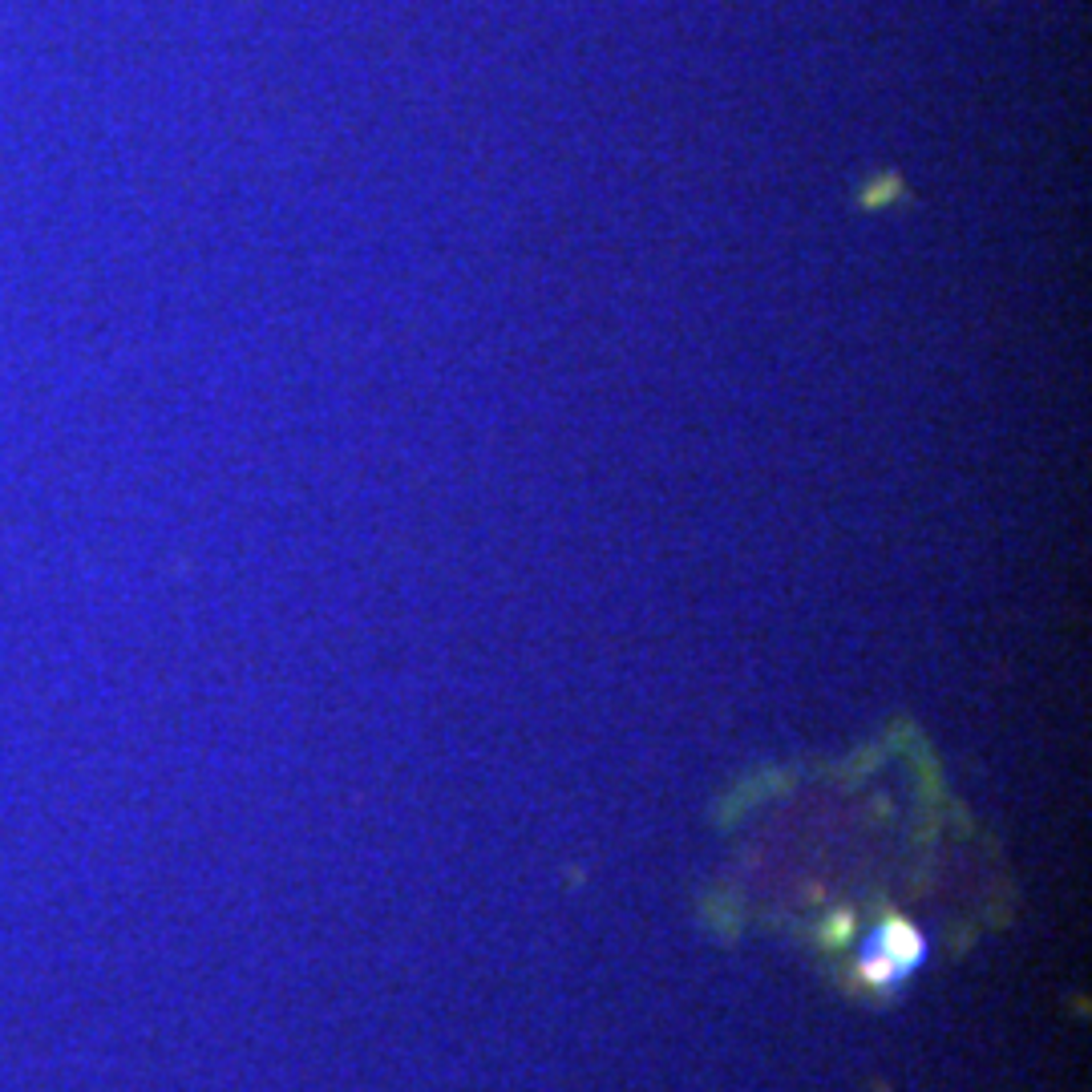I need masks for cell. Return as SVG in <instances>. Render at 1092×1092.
Listing matches in <instances>:
<instances>
[{
  "mask_svg": "<svg viewBox=\"0 0 1092 1092\" xmlns=\"http://www.w3.org/2000/svg\"><path fill=\"white\" fill-rule=\"evenodd\" d=\"M931 959V943L919 927L906 923H883L858 938L854 947V971L874 991H898L919 976Z\"/></svg>",
  "mask_w": 1092,
  "mask_h": 1092,
  "instance_id": "6da1fadb",
  "label": "cell"
}]
</instances>
